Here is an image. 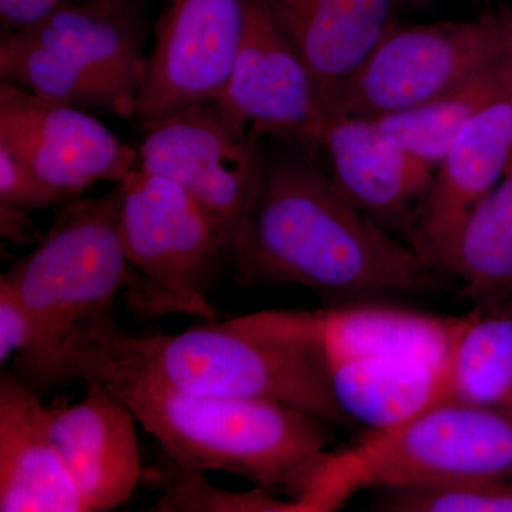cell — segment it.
Returning <instances> with one entry per match:
<instances>
[{
	"mask_svg": "<svg viewBox=\"0 0 512 512\" xmlns=\"http://www.w3.org/2000/svg\"><path fill=\"white\" fill-rule=\"evenodd\" d=\"M228 266L244 286H302L330 299L441 288V275L349 201L315 157L281 143L265 150Z\"/></svg>",
	"mask_w": 512,
	"mask_h": 512,
	"instance_id": "cell-1",
	"label": "cell"
},
{
	"mask_svg": "<svg viewBox=\"0 0 512 512\" xmlns=\"http://www.w3.org/2000/svg\"><path fill=\"white\" fill-rule=\"evenodd\" d=\"M40 392L96 380L121 400L175 467L224 471L256 487L288 491L302 505L329 456L333 426L315 414L269 400L185 392L156 376L101 357L59 350L18 375Z\"/></svg>",
	"mask_w": 512,
	"mask_h": 512,
	"instance_id": "cell-2",
	"label": "cell"
},
{
	"mask_svg": "<svg viewBox=\"0 0 512 512\" xmlns=\"http://www.w3.org/2000/svg\"><path fill=\"white\" fill-rule=\"evenodd\" d=\"M59 350L101 357L185 392L269 400L306 410L333 426L353 423L340 409L316 346L256 332L237 318L208 320L178 333L133 335L109 312L80 325L53 353Z\"/></svg>",
	"mask_w": 512,
	"mask_h": 512,
	"instance_id": "cell-3",
	"label": "cell"
},
{
	"mask_svg": "<svg viewBox=\"0 0 512 512\" xmlns=\"http://www.w3.org/2000/svg\"><path fill=\"white\" fill-rule=\"evenodd\" d=\"M476 477H512V414L450 396L413 419L373 431L330 453L306 503L329 511L365 488L416 487Z\"/></svg>",
	"mask_w": 512,
	"mask_h": 512,
	"instance_id": "cell-4",
	"label": "cell"
},
{
	"mask_svg": "<svg viewBox=\"0 0 512 512\" xmlns=\"http://www.w3.org/2000/svg\"><path fill=\"white\" fill-rule=\"evenodd\" d=\"M120 188L128 303L141 318L184 313L218 319L208 292L229 262V242L181 185L134 168Z\"/></svg>",
	"mask_w": 512,
	"mask_h": 512,
	"instance_id": "cell-5",
	"label": "cell"
},
{
	"mask_svg": "<svg viewBox=\"0 0 512 512\" xmlns=\"http://www.w3.org/2000/svg\"><path fill=\"white\" fill-rule=\"evenodd\" d=\"M128 274L120 238L119 185L101 197L67 201L36 248L2 275L37 325L35 348L15 357L13 372L52 355L87 320L113 312Z\"/></svg>",
	"mask_w": 512,
	"mask_h": 512,
	"instance_id": "cell-6",
	"label": "cell"
},
{
	"mask_svg": "<svg viewBox=\"0 0 512 512\" xmlns=\"http://www.w3.org/2000/svg\"><path fill=\"white\" fill-rule=\"evenodd\" d=\"M511 52L512 9L429 25L396 22L342 84L326 119L409 109Z\"/></svg>",
	"mask_w": 512,
	"mask_h": 512,
	"instance_id": "cell-7",
	"label": "cell"
},
{
	"mask_svg": "<svg viewBox=\"0 0 512 512\" xmlns=\"http://www.w3.org/2000/svg\"><path fill=\"white\" fill-rule=\"evenodd\" d=\"M141 128L137 168L190 192L224 232L231 256L264 174L261 138L235 126L215 100L191 104Z\"/></svg>",
	"mask_w": 512,
	"mask_h": 512,
	"instance_id": "cell-8",
	"label": "cell"
},
{
	"mask_svg": "<svg viewBox=\"0 0 512 512\" xmlns=\"http://www.w3.org/2000/svg\"><path fill=\"white\" fill-rule=\"evenodd\" d=\"M218 106L235 126L308 156L322 153L326 117L311 72L265 0H247L244 33Z\"/></svg>",
	"mask_w": 512,
	"mask_h": 512,
	"instance_id": "cell-9",
	"label": "cell"
},
{
	"mask_svg": "<svg viewBox=\"0 0 512 512\" xmlns=\"http://www.w3.org/2000/svg\"><path fill=\"white\" fill-rule=\"evenodd\" d=\"M247 0H164L136 116L143 124L220 96L237 59Z\"/></svg>",
	"mask_w": 512,
	"mask_h": 512,
	"instance_id": "cell-10",
	"label": "cell"
},
{
	"mask_svg": "<svg viewBox=\"0 0 512 512\" xmlns=\"http://www.w3.org/2000/svg\"><path fill=\"white\" fill-rule=\"evenodd\" d=\"M0 144H5L64 201L99 181L119 183L137 168L138 150L89 111L0 84Z\"/></svg>",
	"mask_w": 512,
	"mask_h": 512,
	"instance_id": "cell-11",
	"label": "cell"
},
{
	"mask_svg": "<svg viewBox=\"0 0 512 512\" xmlns=\"http://www.w3.org/2000/svg\"><path fill=\"white\" fill-rule=\"evenodd\" d=\"M511 163L512 80L458 134L410 232V247L437 274L447 275L464 222Z\"/></svg>",
	"mask_w": 512,
	"mask_h": 512,
	"instance_id": "cell-12",
	"label": "cell"
},
{
	"mask_svg": "<svg viewBox=\"0 0 512 512\" xmlns=\"http://www.w3.org/2000/svg\"><path fill=\"white\" fill-rule=\"evenodd\" d=\"M266 335L306 340L325 360L412 356L447 362L461 316L430 315L382 305H340L318 311H268L239 316Z\"/></svg>",
	"mask_w": 512,
	"mask_h": 512,
	"instance_id": "cell-13",
	"label": "cell"
},
{
	"mask_svg": "<svg viewBox=\"0 0 512 512\" xmlns=\"http://www.w3.org/2000/svg\"><path fill=\"white\" fill-rule=\"evenodd\" d=\"M322 153L340 192L393 235L410 232L436 168L384 136L376 120L365 116L326 119Z\"/></svg>",
	"mask_w": 512,
	"mask_h": 512,
	"instance_id": "cell-14",
	"label": "cell"
},
{
	"mask_svg": "<svg viewBox=\"0 0 512 512\" xmlns=\"http://www.w3.org/2000/svg\"><path fill=\"white\" fill-rule=\"evenodd\" d=\"M73 404L46 406L50 437L89 512L126 503L143 477L138 421L130 409L96 380Z\"/></svg>",
	"mask_w": 512,
	"mask_h": 512,
	"instance_id": "cell-15",
	"label": "cell"
},
{
	"mask_svg": "<svg viewBox=\"0 0 512 512\" xmlns=\"http://www.w3.org/2000/svg\"><path fill=\"white\" fill-rule=\"evenodd\" d=\"M40 392L0 376V512H89L46 424Z\"/></svg>",
	"mask_w": 512,
	"mask_h": 512,
	"instance_id": "cell-16",
	"label": "cell"
},
{
	"mask_svg": "<svg viewBox=\"0 0 512 512\" xmlns=\"http://www.w3.org/2000/svg\"><path fill=\"white\" fill-rule=\"evenodd\" d=\"M308 66L323 113L394 23L396 0H265Z\"/></svg>",
	"mask_w": 512,
	"mask_h": 512,
	"instance_id": "cell-17",
	"label": "cell"
},
{
	"mask_svg": "<svg viewBox=\"0 0 512 512\" xmlns=\"http://www.w3.org/2000/svg\"><path fill=\"white\" fill-rule=\"evenodd\" d=\"M140 9L141 0H69L22 33L138 100L147 57Z\"/></svg>",
	"mask_w": 512,
	"mask_h": 512,
	"instance_id": "cell-18",
	"label": "cell"
},
{
	"mask_svg": "<svg viewBox=\"0 0 512 512\" xmlns=\"http://www.w3.org/2000/svg\"><path fill=\"white\" fill-rule=\"evenodd\" d=\"M333 393L352 421L386 431L451 396L447 362L412 356L326 360Z\"/></svg>",
	"mask_w": 512,
	"mask_h": 512,
	"instance_id": "cell-19",
	"label": "cell"
},
{
	"mask_svg": "<svg viewBox=\"0 0 512 512\" xmlns=\"http://www.w3.org/2000/svg\"><path fill=\"white\" fill-rule=\"evenodd\" d=\"M511 80L512 52L440 96L372 119L394 144L437 168L461 130Z\"/></svg>",
	"mask_w": 512,
	"mask_h": 512,
	"instance_id": "cell-20",
	"label": "cell"
},
{
	"mask_svg": "<svg viewBox=\"0 0 512 512\" xmlns=\"http://www.w3.org/2000/svg\"><path fill=\"white\" fill-rule=\"evenodd\" d=\"M447 276L476 306L512 301V163L468 215Z\"/></svg>",
	"mask_w": 512,
	"mask_h": 512,
	"instance_id": "cell-21",
	"label": "cell"
},
{
	"mask_svg": "<svg viewBox=\"0 0 512 512\" xmlns=\"http://www.w3.org/2000/svg\"><path fill=\"white\" fill-rule=\"evenodd\" d=\"M0 77L40 99L94 113L134 119L137 100L113 84L76 69L55 50L22 32L0 37Z\"/></svg>",
	"mask_w": 512,
	"mask_h": 512,
	"instance_id": "cell-22",
	"label": "cell"
},
{
	"mask_svg": "<svg viewBox=\"0 0 512 512\" xmlns=\"http://www.w3.org/2000/svg\"><path fill=\"white\" fill-rule=\"evenodd\" d=\"M448 376L451 396L512 414V301L461 316Z\"/></svg>",
	"mask_w": 512,
	"mask_h": 512,
	"instance_id": "cell-23",
	"label": "cell"
},
{
	"mask_svg": "<svg viewBox=\"0 0 512 512\" xmlns=\"http://www.w3.org/2000/svg\"><path fill=\"white\" fill-rule=\"evenodd\" d=\"M389 512H512V477H476L380 490L373 504Z\"/></svg>",
	"mask_w": 512,
	"mask_h": 512,
	"instance_id": "cell-24",
	"label": "cell"
},
{
	"mask_svg": "<svg viewBox=\"0 0 512 512\" xmlns=\"http://www.w3.org/2000/svg\"><path fill=\"white\" fill-rule=\"evenodd\" d=\"M164 484V493L153 511L303 512L298 501L279 500L264 488L245 493L221 490L197 471L175 467L173 476Z\"/></svg>",
	"mask_w": 512,
	"mask_h": 512,
	"instance_id": "cell-25",
	"label": "cell"
},
{
	"mask_svg": "<svg viewBox=\"0 0 512 512\" xmlns=\"http://www.w3.org/2000/svg\"><path fill=\"white\" fill-rule=\"evenodd\" d=\"M66 202L5 144H0V207L33 212Z\"/></svg>",
	"mask_w": 512,
	"mask_h": 512,
	"instance_id": "cell-26",
	"label": "cell"
},
{
	"mask_svg": "<svg viewBox=\"0 0 512 512\" xmlns=\"http://www.w3.org/2000/svg\"><path fill=\"white\" fill-rule=\"evenodd\" d=\"M35 316L9 282L0 279V365L35 348Z\"/></svg>",
	"mask_w": 512,
	"mask_h": 512,
	"instance_id": "cell-27",
	"label": "cell"
},
{
	"mask_svg": "<svg viewBox=\"0 0 512 512\" xmlns=\"http://www.w3.org/2000/svg\"><path fill=\"white\" fill-rule=\"evenodd\" d=\"M67 2L69 0H0L2 33L36 28Z\"/></svg>",
	"mask_w": 512,
	"mask_h": 512,
	"instance_id": "cell-28",
	"label": "cell"
},
{
	"mask_svg": "<svg viewBox=\"0 0 512 512\" xmlns=\"http://www.w3.org/2000/svg\"><path fill=\"white\" fill-rule=\"evenodd\" d=\"M29 212L13 210V208L0 207V229L2 235L16 244H25L32 241L28 229L32 228Z\"/></svg>",
	"mask_w": 512,
	"mask_h": 512,
	"instance_id": "cell-29",
	"label": "cell"
},
{
	"mask_svg": "<svg viewBox=\"0 0 512 512\" xmlns=\"http://www.w3.org/2000/svg\"><path fill=\"white\" fill-rule=\"evenodd\" d=\"M407 2L412 3L414 6H423L427 5V3L433 2V0H407ZM471 2L487 3L490 2V0H471Z\"/></svg>",
	"mask_w": 512,
	"mask_h": 512,
	"instance_id": "cell-30",
	"label": "cell"
}]
</instances>
